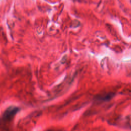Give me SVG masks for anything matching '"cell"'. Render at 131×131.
Segmentation results:
<instances>
[{
	"instance_id": "cell-1",
	"label": "cell",
	"mask_w": 131,
	"mask_h": 131,
	"mask_svg": "<svg viewBox=\"0 0 131 131\" xmlns=\"http://www.w3.org/2000/svg\"><path fill=\"white\" fill-rule=\"evenodd\" d=\"M19 108L16 106H10L7 108L2 115V120L5 122H10L14 118V116L19 111Z\"/></svg>"
}]
</instances>
